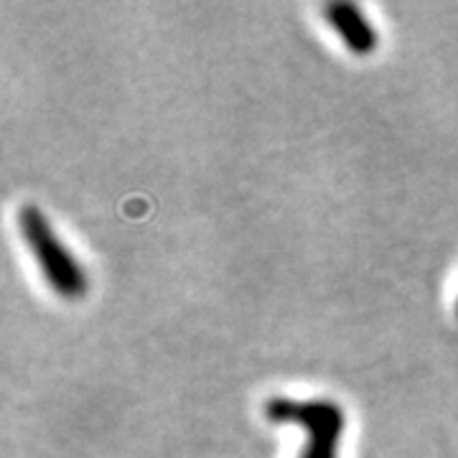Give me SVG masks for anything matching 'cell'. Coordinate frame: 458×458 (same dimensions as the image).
<instances>
[{
    "label": "cell",
    "mask_w": 458,
    "mask_h": 458,
    "mask_svg": "<svg viewBox=\"0 0 458 458\" xmlns=\"http://www.w3.org/2000/svg\"><path fill=\"white\" fill-rule=\"evenodd\" d=\"M16 222L21 237L26 240L51 291L69 301L82 298L87 293V276H84L82 265L72 258V252L54 234L47 214L36 204H23L16 214Z\"/></svg>",
    "instance_id": "1"
},
{
    "label": "cell",
    "mask_w": 458,
    "mask_h": 458,
    "mask_svg": "<svg viewBox=\"0 0 458 458\" xmlns=\"http://www.w3.org/2000/svg\"><path fill=\"white\" fill-rule=\"evenodd\" d=\"M270 423H298L309 433L301 458H336V443L344 433V410L334 400H291L270 397L265 403Z\"/></svg>",
    "instance_id": "2"
},
{
    "label": "cell",
    "mask_w": 458,
    "mask_h": 458,
    "mask_svg": "<svg viewBox=\"0 0 458 458\" xmlns=\"http://www.w3.org/2000/svg\"><path fill=\"white\" fill-rule=\"evenodd\" d=\"M324 18L336 29L344 44L354 54H372L377 47V33L372 23L361 16L354 3H327Z\"/></svg>",
    "instance_id": "3"
},
{
    "label": "cell",
    "mask_w": 458,
    "mask_h": 458,
    "mask_svg": "<svg viewBox=\"0 0 458 458\" xmlns=\"http://www.w3.org/2000/svg\"><path fill=\"white\" fill-rule=\"evenodd\" d=\"M456 313H458V303H456Z\"/></svg>",
    "instance_id": "4"
}]
</instances>
